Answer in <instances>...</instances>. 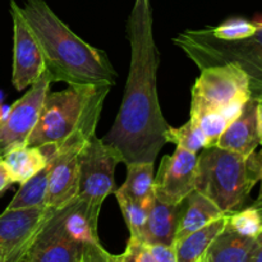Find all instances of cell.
<instances>
[{
	"mask_svg": "<svg viewBox=\"0 0 262 262\" xmlns=\"http://www.w3.org/2000/svg\"><path fill=\"white\" fill-rule=\"evenodd\" d=\"M130 66L115 122L102 141L117 148L123 163H154L166 143V123L156 89L159 51L152 33L150 0H136L128 20Z\"/></svg>",
	"mask_w": 262,
	"mask_h": 262,
	"instance_id": "obj_1",
	"label": "cell"
},
{
	"mask_svg": "<svg viewBox=\"0 0 262 262\" xmlns=\"http://www.w3.org/2000/svg\"><path fill=\"white\" fill-rule=\"evenodd\" d=\"M20 12L42 50L51 81L114 86L117 72L106 54L77 36L43 0H26Z\"/></svg>",
	"mask_w": 262,
	"mask_h": 262,
	"instance_id": "obj_2",
	"label": "cell"
},
{
	"mask_svg": "<svg viewBox=\"0 0 262 262\" xmlns=\"http://www.w3.org/2000/svg\"><path fill=\"white\" fill-rule=\"evenodd\" d=\"M110 86H68L48 92L27 146H50L54 150L72 136L94 135Z\"/></svg>",
	"mask_w": 262,
	"mask_h": 262,
	"instance_id": "obj_3",
	"label": "cell"
},
{
	"mask_svg": "<svg viewBox=\"0 0 262 262\" xmlns=\"http://www.w3.org/2000/svg\"><path fill=\"white\" fill-rule=\"evenodd\" d=\"M262 151L246 158L217 146L204 148L197 158L194 189L224 214L237 211L260 181Z\"/></svg>",
	"mask_w": 262,
	"mask_h": 262,
	"instance_id": "obj_4",
	"label": "cell"
},
{
	"mask_svg": "<svg viewBox=\"0 0 262 262\" xmlns=\"http://www.w3.org/2000/svg\"><path fill=\"white\" fill-rule=\"evenodd\" d=\"M173 42L200 69L238 64L248 77L251 99L262 97V22H257V31L252 36L243 40L223 41L212 37L207 30H188L177 36Z\"/></svg>",
	"mask_w": 262,
	"mask_h": 262,
	"instance_id": "obj_5",
	"label": "cell"
},
{
	"mask_svg": "<svg viewBox=\"0 0 262 262\" xmlns=\"http://www.w3.org/2000/svg\"><path fill=\"white\" fill-rule=\"evenodd\" d=\"M251 99L247 74L238 64L201 69V74L192 87L191 104L222 110L232 122Z\"/></svg>",
	"mask_w": 262,
	"mask_h": 262,
	"instance_id": "obj_6",
	"label": "cell"
},
{
	"mask_svg": "<svg viewBox=\"0 0 262 262\" xmlns=\"http://www.w3.org/2000/svg\"><path fill=\"white\" fill-rule=\"evenodd\" d=\"M119 163H123L119 151L92 135L78 154L77 196L95 206H102L105 199L115 191L114 173Z\"/></svg>",
	"mask_w": 262,
	"mask_h": 262,
	"instance_id": "obj_7",
	"label": "cell"
},
{
	"mask_svg": "<svg viewBox=\"0 0 262 262\" xmlns=\"http://www.w3.org/2000/svg\"><path fill=\"white\" fill-rule=\"evenodd\" d=\"M51 82L50 76L45 72L0 119V156L18 146L27 145L28 138L37 124Z\"/></svg>",
	"mask_w": 262,
	"mask_h": 262,
	"instance_id": "obj_8",
	"label": "cell"
},
{
	"mask_svg": "<svg viewBox=\"0 0 262 262\" xmlns=\"http://www.w3.org/2000/svg\"><path fill=\"white\" fill-rule=\"evenodd\" d=\"M86 245L64 223L59 209H55L33 238L25 262H79Z\"/></svg>",
	"mask_w": 262,
	"mask_h": 262,
	"instance_id": "obj_9",
	"label": "cell"
},
{
	"mask_svg": "<svg viewBox=\"0 0 262 262\" xmlns=\"http://www.w3.org/2000/svg\"><path fill=\"white\" fill-rule=\"evenodd\" d=\"M54 210L48 206L4 210L0 215V253L7 262H25L33 238Z\"/></svg>",
	"mask_w": 262,
	"mask_h": 262,
	"instance_id": "obj_10",
	"label": "cell"
},
{
	"mask_svg": "<svg viewBox=\"0 0 262 262\" xmlns=\"http://www.w3.org/2000/svg\"><path fill=\"white\" fill-rule=\"evenodd\" d=\"M10 13L14 31L12 82L18 91H22L38 81L46 72V64L42 50L14 0L10 2Z\"/></svg>",
	"mask_w": 262,
	"mask_h": 262,
	"instance_id": "obj_11",
	"label": "cell"
},
{
	"mask_svg": "<svg viewBox=\"0 0 262 262\" xmlns=\"http://www.w3.org/2000/svg\"><path fill=\"white\" fill-rule=\"evenodd\" d=\"M197 154L177 147L173 155L161 159L154 179V193L159 201L178 205L194 189Z\"/></svg>",
	"mask_w": 262,
	"mask_h": 262,
	"instance_id": "obj_12",
	"label": "cell"
},
{
	"mask_svg": "<svg viewBox=\"0 0 262 262\" xmlns=\"http://www.w3.org/2000/svg\"><path fill=\"white\" fill-rule=\"evenodd\" d=\"M83 145H71L58 148L55 156L49 161L51 169L46 196L48 207L59 209L77 196L78 154Z\"/></svg>",
	"mask_w": 262,
	"mask_h": 262,
	"instance_id": "obj_13",
	"label": "cell"
},
{
	"mask_svg": "<svg viewBox=\"0 0 262 262\" xmlns=\"http://www.w3.org/2000/svg\"><path fill=\"white\" fill-rule=\"evenodd\" d=\"M257 100L250 99L234 120L229 123L216 146L242 156H250L260 145L257 132Z\"/></svg>",
	"mask_w": 262,
	"mask_h": 262,
	"instance_id": "obj_14",
	"label": "cell"
},
{
	"mask_svg": "<svg viewBox=\"0 0 262 262\" xmlns=\"http://www.w3.org/2000/svg\"><path fill=\"white\" fill-rule=\"evenodd\" d=\"M181 204H166L155 197L148 210L147 220L140 239L148 246H174Z\"/></svg>",
	"mask_w": 262,
	"mask_h": 262,
	"instance_id": "obj_15",
	"label": "cell"
},
{
	"mask_svg": "<svg viewBox=\"0 0 262 262\" xmlns=\"http://www.w3.org/2000/svg\"><path fill=\"white\" fill-rule=\"evenodd\" d=\"M224 212L206 196L193 189L181 202V216L176 233V242L186 235L206 227L214 220L224 216ZM174 242V243H176Z\"/></svg>",
	"mask_w": 262,
	"mask_h": 262,
	"instance_id": "obj_16",
	"label": "cell"
},
{
	"mask_svg": "<svg viewBox=\"0 0 262 262\" xmlns=\"http://www.w3.org/2000/svg\"><path fill=\"white\" fill-rule=\"evenodd\" d=\"M258 245L260 237H245L225 227L202 258L205 262H250Z\"/></svg>",
	"mask_w": 262,
	"mask_h": 262,
	"instance_id": "obj_17",
	"label": "cell"
},
{
	"mask_svg": "<svg viewBox=\"0 0 262 262\" xmlns=\"http://www.w3.org/2000/svg\"><path fill=\"white\" fill-rule=\"evenodd\" d=\"M13 183H25L48 165V159L40 147L18 146L2 155Z\"/></svg>",
	"mask_w": 262,
	"mask_h": 262,
	"instance_id": "obj_18",
	"label": "cell"
},
{
	"mask_svg": "<svg viewBox=\"0 0 262 262\" xmlns=\"http://www.w3.org/2000/svg\"><path fill=\"white\" fill-rule=\"evenodd\" d=\"M227 224V214L174 243L177 262H199Z\"/></svg>",
	"mask_w": 262,
	"mask_h": 262,
	"instance_id": "obj_19",
	"label": "cell"
},
{
	"mask_svg": "<svg viewBox=\"0 0 262 262\" xmlns=\"http://www.w3.org/2000/svg\"><path fill=\"white\" fill-rule=\"evenodd\" d=\"M127 165V179L119 191L135 201L151 204L155 199L154 193V163L133 161Z\"/></svg>",
	"mask_w": 262,
	"mask_h": 262,
	"instance_id": "obj_20",
	"label": "cell"
},
{
	"mask_svg": "<svg viewBox=\"0 0 262 262\" xmlns=\"http://www.w3.org/2000/svg\"><path fill=\"white\" fill-rule=\"evenodd\" d=\"M50 164L38 171L37 174L20 184V188L7 206V210L30 209V207L46 206V196L49 188Z\"/></svg>",
	"mask_w": 262,
	"mask_h": 262,
	"instance_id": "obj_21",
	"label": "cell"
},
{
	"mask_svg": "<svg viewBox=\"0 0 262 262\" xmlns=\"http://www.w3.org/2000/svg\"><path fill=\"white\" fill-rule=\"evenodd\" d=\"M191 119H193L204 132L207 141V147L216 146L220 136L224 133L230 123L222 110L210 109L196 104H191Z\"/></svg>",
	"mask_w": 262,
	"mask_h": 262,
	"instance_id": "obj_22",
	"label": "cell"
},
{
	"mask_svg": "<svg viewBox=\"0 0 262 262\" xmlns=\"http://www.w3.org/2000/svg\"><path fill=\"white\" fill-rule=\"evenodd\" d=\"M225 227L245 237H260L262 234V204L255 202L252 206L227 214Z\"/></svg>",
	"mask_w": 262,
	"mask_h": 262,
	"instance_id": "obj_23",
	"label": "cell"
},
{
	"mask_svg": "<svg viewBox=\"0 0 262 262\" xmlns=\"http://www.w3.org/2000/svg\"><path fill=\"white\" fill-rule=\"evenodd\" d=\"M165 141L174 143L177 147H182L194 154L207 147V141L204 132L191 118L182 127L174 128L169 125L168 130L165 132Z\"/></svg>",
	"mask_w": 262,
	"mask_h": 262,
	"instance_id": "obj_24",
	"label": "cell"
},
{
	"mask_svg": "<svg viewBox=\"0 0 262 262\" xmlns=\"http://www.w3.org/2000/svg\"><path fill=\"white\" fill-rule=\"evenodd\" d=\"M114 193L117 196L118 204L122 210L128 229H129L130 237H136L140 239L143 228H145L146 220H147L148 210H150L152 202L151 204H142V202L135 201V200L125 196L119 189L114 191Z\"/></svg>",
	"mask_w": 262,
	"mask_h": 262,
	"instance_id": "obj_25",
	"label": "cell"
},
{
	"mask_svg": "<svg viewBox=\"0 0 262 262\" xmlns=\"http://www.w3.org/2000/svg\"><path fill=\"white\" fill-rule=\"evenodd\" d=\"M257 31V22H248L242 18H233L217 27L210 28L207 32L223 41H238L252 36Z\"/></svg>",
	"mask_w": 262,
	"mask_h": 262,
	"instance_id": "obj_26",
	"label": "cell"
},
{
	"mask_svg": "<svg viewBox=\"0 0 262 262\" xmlns=\"http://www.w3.org/2000/svg\"><path fill=\"white\" fill-rule=\"evenodd\" d=\"M110 262H156L150 246L136 237H129L125 251L122 255H110Z\"/></svg>",
	"mask_w": 262,
	"mask_h": 262,
	"instance_id": "obj_27",
	"label": "cell"
},
{
	"mask_svg": "<svg viewBox=\"0 0 262 262\" xmlns=\"http://www.w3.org/2000/svg\"><path fill=\"white\" fill-rule=\"evenodd\" d=\"M79 262H110L109 252L102 248L100 242L86 243Z\"/></svg>",
	"mask_w": 262,
	"mask_h": 262,
	"instance_id": "obj_28",
	"label": "cell"
},
{
	"mask_svg": "<svg viewBox=\"0 0 262 262\" xmlns=\"http://www.w3.org/2000/svg\"><path fill=\"white\" fill-rule=\"evenodd\" d=\"M13 184L12 177H10L9 170H8L7 165H5L4 160L0 156V196L9 188Z\"/></svg>",
	"mask_w": 262,
	"mask_h": 262,
	"instance_id": "obj_29",
	"label": "cell"
},
{
	"mask_svg": "<svg viewBox=\"0 0 262 262\" xmlns=\"http://www.w3.org/2000/svg\"><path fill=\"white\" fill-rule=\"evenodd\" d=\"M256 114H257V132L260 145L262 146V97L257 99V106H256Z\"/></svg>",
	"mask_w": 262,
	"mask_h": 262,
	"instance_id": "obj_30",
	"label": "cell"
},
{
	"mask_svg": "<svg viewBox=\"0 0 262 262\" xmlns=\"http://www.w3.org/2000/svg\"><path fill=\"white\" fill-rule=\"evenodd\" d=\"M250 262H262V235H260V245L256 248L255 253L251 257Z\"/></svg>",
	"mask_w": 262,
	"mask_h": 262,
	"instance_id": "obj_31",
	"label": "cell"
},
{
	"mask_svg": "<svg viewBox=\"0 0 262 262\" xmlns=\"http://www.w3.org/2000/svg\"><path fill=\"white\" fill-rule=\"evenodd\" d=\"M262 151V150H261ZM260 182H261V188H260V194H258V199L256 200V202L262 204V166H261V173H260Z\"/></svg>",
	"mask_w": 262,
	"mask_h": 262,
	"instance_id": "obj_32",
	"label": "cell"
},
{
	"mask_svg": "<svg viewBox=\"0 0 262 262\" xmlns=\"http://www.w3.org/2000/svg\"><path fill=\"white\" fill-rule=\"evenodd\" d=\"M0 262H7V258H5V256L3 253H0Z\"/></svg>",
	"mask_w": 262,
	"mask_h": 262,
	"instance_id": "obj_33",
	"label": "cell"
},
{
	"mask_svg": "<svg viewBox=\"0 0 262 262\" xmlns=\"http://www.w3.org/2000/svg\"><path fill=\"white\" fill-rule=\"evenodd\" d=\"M199 262H205V261H204V258H201V260H200Z\"/></svg>",
	"mask_w": 262,
	"mask_h": 262,
	"instance_id": "obj_34",
	"label": "cell"
},
{
	"mask_svg": "<svg viewBox=\"0 0 262 262\" xmlns=\"http://www.w3.org/2000/svg\"><path fill=\"white\" fill-rule=\"evenodd\" d=\"M261 235H262V234H261Z\"/></svg>",
	"mask_w": 262,
	"mask_h": 262,
	"instance_id": "obj_35",
	"label": "cell"
}]
</instances>
